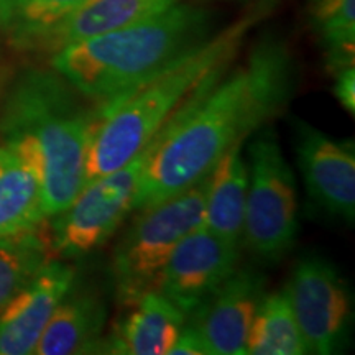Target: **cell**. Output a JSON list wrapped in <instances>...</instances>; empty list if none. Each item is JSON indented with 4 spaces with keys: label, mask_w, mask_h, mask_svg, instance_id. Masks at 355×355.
Listing matches in <instances>:
<instances>
[{
    "label": "cell",
    "mask_w": 355,
    "mask_h": 355,
    "mask_svg": "<svg viewBox=\"0 0 355 355\" xmlns=\"http://www.w3.org/2000/svg\"><path fill=\"white\" fill-rule=\"evenodd\" d=\"M295 86L290 48L273 35L261 37L245 63L199 89L158 133L133 211L166 201L207 178L230 148L283 112Z\"/></svg>",
    "instance_id": "1"
},
{
    "label": "cell",
    "mask_w": 355,
    "mask_h": 355,
    "mask_svg": "<svg viewBox=\"0 0 355 355\" xmlns=\"http://www.w3.org/2000/svg\"><path fill=\"white\" fill-rule=\"evenodd\" d=\"M99 117V110L51 66H30L8 78L0 96V144L37 175L48 219L84 186Z\"/></svg>",
    "instance_id": "2"
},
{
    "label": "cell",
    "mask_w": 355,
    "mask_h": 355,
    "mask_svg": "<svg viewBox=\"0 0 355 355\" xmlns=\"http://www.w3.org/2000/svg\"><path fill=\"white\" fill-rule=\"evenodd\" d=\"M277 2L257 0L196 50L102 110L89 146L84 183L119 170L144 153L191 96L230 68L247 35L272 13Z\"/></svg>",
    "instance_id": "3"
},
{
    "label": "cell",
    "mask_w": 355,
    "mask_h": 355,
    "mask_svg": "<svg viewBox=\"0 0 355 355\" xmlns=\"http://www.w3.org/2000/svg\"><path fill=\"white\" fill-rule=\"evenodd\" d=\"M216 32L209 8L180 0L146 19L58 51L50 66L102 112Z\"/></svg>",
    "instance_id": "4"
},
{
    "label": "cell",
    "mask_w": 355,
    "mask_h": 355,
    "mask_svg": "<svg viewBox=\"0 0 355 355\" xmlns=\"http://www.w3.org/2000/svg\"><path fill=\"white\" fill-rule=\"evenodd\" d=\"M207 178L166 201L140 209L119 239L110 260V282L122 308L155 290L181 239L202 225Z\"/></svg>",
    "instance_id": "5"
},
{
    "label": "cell",
    "mask_w": 355,
    "mask_h": 355,
    "mask_svg": "<svg viewBox=\"0 0 355 355\" xmlns=\"http://www.w3.org/2000/svg\"><path fill=\"white\" fill-rule=\"evenodd\" d=\"M252 139L242 243L259 261L277 263L290 254L298 235L295 173L273 127H261Z\"/></svg>",
    "instance_id": "6"
},
{
    "label": "cell",
    "mask_w": 355,
    "mask_h": 355,
    "mask_svg": "<svg viewBox=\"0 0 355 355\" xmlns=\"http://www.w3.org/2000/svg\"><path fill=\"white\" fill-rule=\"evenodd\" d=\"M155 141V140H153ZM153 141L125 166L87 181L68 206L51 219L53 257L74 260L104 245L133 212L137 189Z\"/></svg>",
    "instance_id": "7"
},
{
    "label": "cell",
    "mask_w": 355,
    "mask_h": 355,
    "mask_svg": "<svg viewBox=\"0 0 355 355\" xmlns=\"http://www.w3.org/2000/svg\"><path fill=\"white\" fill-rule=\"evenodd\" d=\"M285 291L308 354L331 355L343 347L352 306L347 283L331 261L304 255L293 268Z\"/></svg>",
    "instance_id": "8"
},
{
    "label": "cell",
    "mask_w": 355,
    "mask_h": 355,
    "mask_svg": "<svg viewBox=\"0 0 355 355\" xmlns=\"http://www.w3.org/2000/svg\"><path fill=\"white\" fill-rule=\"evenodd\" d=\"M241 248L199 225L173 250L155 290L188 318L239 268Z\"/></svg>",
    "instance_id": "9"
},
{
    "label": "cell",
    "mask_w": 355,
    "mask_h": 355,
    "mask_svg": "<svg viewBox=\"0 0 355 355\" xmlns=\"http://www.w3.org/2000/svg\"><path fill=\"white\" fill-rule=\"evenodd\" d=\"M298 166L311 198L327 214L352 222L355 217V146L313 127L295 123Z\"/></svg>",
    "instance_id": "10"
},
{
    "label": "cell",
    "mask_w": 355,
    "mask_h": 355,
    "mask_svg": "<svg viewBox=\"0 0 355 355\" xmlns=\"http://www.w3.org/2000/svg\"><path fill=\"white\" fill-rule=\"evenodd\" d=\"M180 0H83L60 19L8 44L21 55L51 58L73 44L110 33Z\"/></svg>",
    "instance_id": "11"
},
{
    "label": "cell",
    "mask_w": 355,
    "mask_h": 355,
    "mask_svg": "<svg viewBox=\"0 0 355 355\" xmlns=\"http://www.w3.org/2000/svg\"><path fill=\"white\" fill-rule=\"evenodd\" d=\"M263 296V275L252 268H237L186 318V322L196 329L209 355H243Z\"/></svg>",
    "instance_id": "12"
},
{
    "label": "cell",
    "mask_w": 355,
    "mask_h": 355,
    "mask_svg": "<svg viewBox=\"0 0 355 355\" xmlns=\"http://www.w3.org/2000/svg\"><path fill=\"white\" fill-rule=\"evenodd\" d=\"M78 270L51 259L0 311V355H32L44 327L76 283Z\"/></svg>",
    "instance_id": "13"
},
{
    "label": "cell",
    "mask_w": 355,
    "mask_h": 355,
    "mask_svg": "<svg viewBox=\"0 0 355 355\" xmlns=\"http://www.w3.org/2000/svg\"><path fill=\"white\" fill-rule=\"evenodd\" d=\"M186 316L157 290L145 293L102 337L99 354L170 355Z\"/></svg>",
    "instance_id": "14"
},
{
    "label": "cell",
    "mask_w": 355,
    "mask_h": 355,
    "mask_svg": "<svg viewBox=\"0 0 355 355\" xmlns=\"http://www.w3.org/2000/svg\"><path fill=\"white\" fill-rule=\"evenodd\" d=\"M107 304L94 286L74 283L44 327L35 355L99 354Z\"/></svg>",
    "instance_id": "15"
},
{
    "label": "cell",
    "mask_w": 355,
    "mask_h": 355,
    "mask_svg": "<svg viewBox=\"0 0 355 355\" xmlns=\"http://www.w3.org/2000/svg\"><path fill=\"white\" fill-rule=\"evenodd\" d=\"M242 148L243 144L230 148L207 175L202 216L204 227L239 247L248 188V163Z\"/></svg>",
    "instance_id": "16"
},
{
    "label": "cell",
    "mask_w": 355,
    "mask_h": 355,
    "mask_svg": "<svg viewBox=\"0 0 355 355\" xmlns=\"http://www.w3.org/2000/svg\"><path fill=\"white\" fill-rule=\"evenodd\" d=\"M46 219L37 175L19 155L0 144V239L37 230Z\"/></svg>",
    "instance_id": "17"
},
{
    "label": "cell",
    "mask_w": 355,
    "mask_h": 355,
    "mask_svg": "<svg viewBox=\"0 0 355 355\" xmlns=\"http://www.w3.org/2000/svg\"><path fill=\"white\" fill-rule=\"evenodd\" d=\"M250 355H303L308 347L285 288L261 298L247 339Z\"/></svg>",
    "instance_id": "18"
},
{
    "label": "cell",
    "mask_w": 355,
    "mask_h": 355,
    "mask_svg": "<svg viewBox=\"0 0 355 355\" xmlns=\"http://www.w3.org/2000/svg\"><path fill=\"white\" fill-rule=\"evenodd\" d=\"M51 259L50 237L40 229L0 239V311Z\"/></svg>",
    "instance_id": "19"
},
{
    "label": "cell",
    "mask_w": 355,
    "mask_h": 355,
    "mask_svg": "<svg viewBox=\"0 0 355 355\" xmlns=\"http://www.w3.org/2000/svg\"><path fill=\"white\" fill-rule=\"evenodd\" d=\"M309 20L332 73L354 64L355 0H308Z\"/></svg>",
    "instance_id": "20"
},
{
    "label": "cell",
    "mask_w": 355,
    "mask_h": 355,
    "mask_svg": "<svg viewBox=\"0 0 355 355\" xmlns=\"http://www.w3.org/2000/svg\"><path fill=\"white\" fill-rule=\"evenodd\" d=\"M83 0H0V33L8 43L60 19Z\"/></svg>",
    "instance_id": "21"
},
{
    "label": "cell",
    "mask_w": 355,
    "mask_h": 355,
    "mask_svg": "<svg viewBox=\"0 0 355 355\" xmlns=\"http://www.w3.org/2000/svg\"><path fill=\"white\" fill-rule=\"evenodd\" d=\"M334 74V96L350 115L355 112V69L352 66L337 69Z\"/></svg>",
    "instance_id": "22"
},
{
    "label": "cell",
    "mask_w": 355,
    "mask_h": 355,
    "mask_svg": "<svg viewBox=\"0 0 355 355\" xmlns=\"http://www.w3.org/2000/svg\"><path fill=\"white\" fill-rule=\"evenodd\" d=\"M170 355H209V350H207L196 329L186 322L180 337L173 344Z\"/></svg>",
    "instance_id": "23"
},
{
    "label": "cell",
    "mask_w": 355,
    "mask_h": 355,
    "mask_svg": "<svg viewBox=\"0 0 355 355\" xmlns=\"http://www.w3.org/2000/svg\"><path fill=\"white\" fill-rule=\"evenodd\" d=\"M8 78H10V74H8L3 68H0V96H2L3 89H6V84L8 81Z\"/></svg>",
    "instance_id": "24"
}]
</instances>
